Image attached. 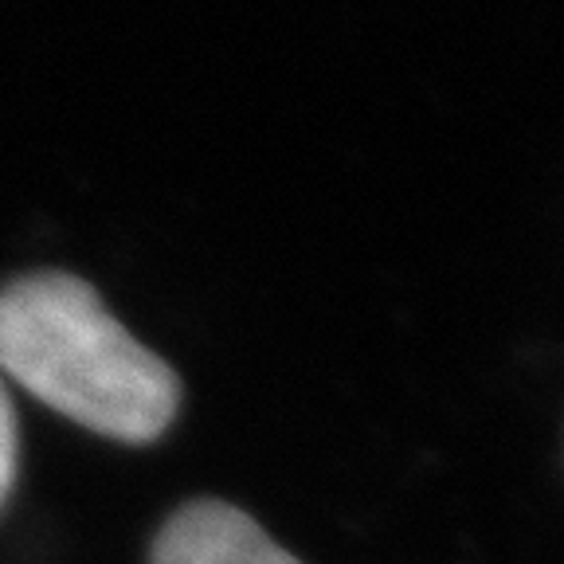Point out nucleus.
<instances>
[{"mask_svg": "<svg viewBox=\"0 0 564 564\" xmlns=\"http://www.w3.org/2000/svg\"><path fill=\"white\" fill-rule=\"evenodd\" d=\"M0 372L87 432L153 443L181 408V380L118 322L90 282L35 271L0 291Z\"/></svg>", "mask_w": 564, "mask_h": 564, "instance_id": "obj_1", "label": "nucleus"}, {"mask_svg": "<svg viewBox=\"0 0 564 564\" xmlns=\"http://www.w3.org/2000/svg\"><path fill=\"white\" fill-rule=\"evenodd\" d=\"M150 564H302L228 502H188L161 525Z\"/></svg>", "mask_w": 564, "mask_h": 564, "instance_id": "obj_2", "label": "nucleus"}, {"mask_svg": "<svg viewBox=\"0 0 564 564\" xmlns=\"http://www.w3.org/2000/svg\"><path fill=\"white\" fill-rule=\"evenodd\" d=\"M17 458H20L17 412H12L9 392H4V384H0V506H4L12 482H17Z\"/></svg>", "mask_w": 564, "mask_h": 564, "instance_id": "obj_3", "label": "nucleus"}]
</instances>
